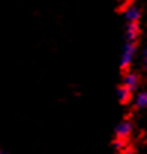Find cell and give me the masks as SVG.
I'll list each match as a JSON object with an SVG mask.
<instances>
[{"mask_svg":"<svg viewBox=\"0 0 147 154\" xmlns=\"http://www.w3.org/2000/svg\"><path fill=\"white\" fill-rule=\"evenodd\" d=\"M134 54H135V44L134 42H126L123 47V52H122V60H120V66L122 69H128L134 60Z\"/></svg>","mask_w":147,"mask_h":154,"instance_id":"1","label":"cell"},{"mask_svg":"<svg viewBox=\"0 0 147 154\" xmlns=\"http://www.w3.org/2000/svg\"><path fill=\"white\" fill-rule=\"evenodd\" d=\"M132 132V123L129 120H125L122 121L117 127H116V136L117 138H122V139H126Z\"/></svg>","mask_w":147,"mask_h":154,"instance_id":"2","label":"cell"},{"mask_svg":"<svg viewBox=\"0 0 147 154\" xmlns=\"http://www.w3.org/2000/svg\"><path fill=\"white\" fill-rule=\"evenodd\" d=\"M123 85L128 87L131 91H134L137 87H138V76L132 72H128L125 76H123Z\"/></svg>","mask_w":147,"mask_h":154,"instance_id":"3","label":"cell"},{"mask_svg":"<svg viewBox=\"0 0 147 154\" xmlns=\"http://www.w3.org/2000/svg\"><path fill=\"white\" fill-rule=\"evenodd\" d=\"M125 17H126L128 23H138V20H140V9H138L137 6L131 5V6L126 8Z\"/></svg>","mask_w":147,"mask_h":154,"instance_id":"4","label":"cell"},{"mask_svg":"<svg viewBox=\"0 0 147 154\" xmlns=\"http://www.w3.org/2000/svg\"><path fill=\"white\" fill-rule=\"evenodd\" d=\"M140 29H138V23H128L126 26V39L129 42H135V39L138 38Z\"/></svg>","mask_w":147,"mask_h":154,"instance_id":"5","label":"cell"},{"mask_svg":"<svg viewBox=\"0 0 147 154\" xmlns=\"http://www.w3.org/2000/svg\"><path fill=\"white\" fill-rule=\"evenodd\" d=\"M131 90L128 88V87H125V85H122V87H119V90H117V97H119V100L122 103H126L131 100Z\"/></svg>","mask_w":147,"mask_h":154,"instance_id":"6","label":"cell"},{"mask_svg":"<svg viewBox=\"0 0 147 154\" xmlns=\"http://www.w3.org/2000/svg\"><path fill=\"white\" fill-rule=\"evenodd\" d=\"M134 102H135V106H137V108H140V109L147 108V93H146V91L138 93V94L135 96Z\"/></svg>","mask_w":147,"mask_h":154,"instance_id":"7","label":"cell"},{"mask_svg":"<svg viewBox=\"0 0 147 154\" xmlns=\"http://www.w3.org/2000/svg\"><path fill=\"white\" fill-rule=\"evenodd\" d=\"M125 145H126V139H122V138H117V139H116V148L123 150Z\"/></svg>","mask_w":147,"mask_h":154,"instance_id":"8","label":"cell"},{"mask_svg":"<svg viewBox=\"0 0 147 154\" xmlns=\"http://www.w3.org/2000/svg\"><path fill=\"white\" fill-rule=\"evenodd\" d=\"M143 58H144V64H146V67H147V48L144 50V54H143Z\"/></svg>","mask_w":147,"mask_h":154,"instance_id":"9","label":"cell"},{"mask_svg":"<svg viewBox=\"0 0 147 154\" xmlns=\"http://www.w3.org/2000/svg\"><path fill=\"white\" fill-rule=\"evenodd\" d=\"M122 154H135V153H134L132 150H125V151H123Z\"/></svg>","mask_w":147,"mask_h":154,"instance_id":"10","label":"cell"},{"mask_svg":"<svg viewBox=\"0 0 147 154\" xmlns=\"http://www.w3.org/2000/svg\"><path fill=\"white\" fill-rule=\"evenodd\" d=\"M0 154H5V153H2V151H0Z\"/></svg>","mask_w":147,"mask_h":154,"instance_id":"11","label":"cell"}]
</instances>
